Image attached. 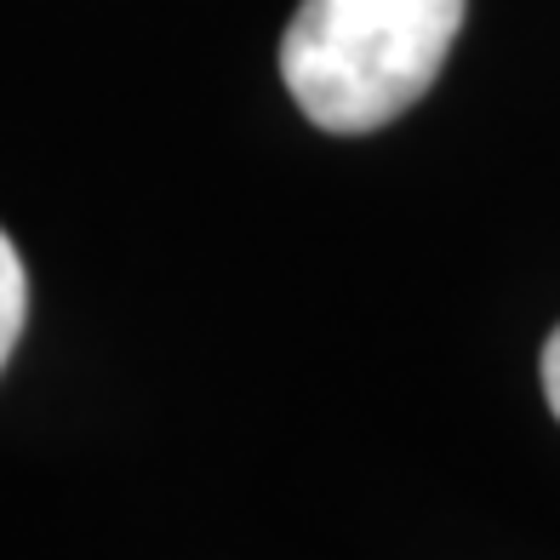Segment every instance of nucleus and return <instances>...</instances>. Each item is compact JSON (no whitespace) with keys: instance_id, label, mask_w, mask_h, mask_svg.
Here are the masks:
<instances>
[{"instance_id":"1","label":"nucleus","mask_w":560,"mask_h":560,"mask_svg":"<svg viewBox=\"0 0 560 560\" xmlns=\"http://www.w3.org/2000/svg\"><path fill=\"white\" fill-rule=\"evenodd\" d=\"M464 0H303L280 40V81L320 132L361 138L435 86Z\"/></svg>"},{"instance_id":"2","label":"nucleus","mask_w":560,"mask_h":560,"mask_svg":"<svg viewBox=\"0 0 560 560\" xmlns=\"http://www.w3.org/2000/svg\"><path fill=\"white\" fill-rule=\"evenodd\" d=\"M23 315H30V275H23L18 246L0 229V366H7V354L23 338Z\"/></svg>"},{"instance_id":"3","label":"nucleus","mask_w":560,"mask_h":560,"mask_svg":"<svg viewBox=\"0 0 560 560\" xmlns=\"http://www.w3.org/2000/svg\"><path fill=\"white\" fill-rule=\"evenodd\" d=\"M544 395H549V412L560 418V326L544 343Z\"/></svg>"}]
</instances>
